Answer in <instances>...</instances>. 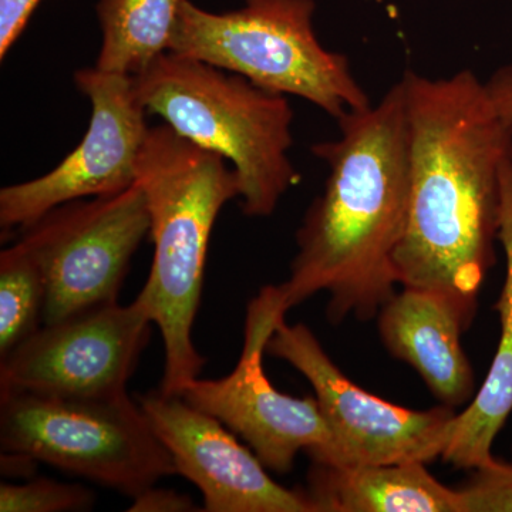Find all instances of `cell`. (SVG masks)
<instances>
[{
  "mask_svg": "<svg viewBox=\"0 0 512 512\" xmlns=\"http://www.w3.org/2000/svg\"><path fill=\"white\" fill-rule=\"evenodd\" d=\"M278 286H265L249 302L238 365L218 380H192L181 397L211 414L247 441L269 470L288 474L301 451L323 464L333 437L315 396L303 399L276 390L265 375L264 355L276 320L286 315Z\"/></svg>",
  "mask_w": 512,
  "mask_h": 512,
  "instance_id": "obj_9",
  "label": "cell"
},
{
  "mask_svg": "<svg viewBox=\"0 0 512 512\" xmlns=\"http://www.w3.org/2000/svg\"><path fill=\"white\" fill-rule=\"evenodd\" d=\"M42 0H0V59H5L22 36Z\"/></svg>",
  "mask_w": 512,
  "mask_h": 512,
  "instance_id": "obj_20",
  "label": "cell"
},
{
  "mask_svg": "<svg viewBox=\"0 0 512 512\" xmlns=\"http://www.w3.org/2000/svg\"><path fill=\"white\" fill-rule=\"evenodd\" d=\"M131 80L147 113L234 168L248 217L274 214L301 178L289 157L293 110L288 96L173 52Z\"/></svg>",
  "mask_w": 512,
  "mask_h": 512,
  "instance_id": "obj_4",
  "label": "cell"
},
{
  "mask_svg": "<svg viewBox=\"0 0 512 512\" xmlns=\"http://www.w3.org/2000/svg\"><path fill=\"white\" fill-rule=\"evenodd\" d=\"M0 448L134 498L177 474L137 399L0 393Z\"/></svg>",
  "mask_w": 512,
  "mask_h": 512,
  "instance_id": "obj_6",
  "label": "cell"
},
{
  "mask_svg": "<svg viewBox=\"0 0 512 512\" xmlns=\"http://www.w3.org/2000/svg\"><path fill=\"white\" fill-rule=\"evenodd\" d=\"M201 511L197 508L190 495L177 493L168 488H147L143 493L133 498V504L128 508L131 512H191Z\"/></svg>",
  "mask_w": 512,
  "mask_h": 512,
  "instance_id": "obj_21",
  "label": "cell"
},
{
  "mask_svg": "<svg viewBox=\"0 0 512 512\" xmlns=\"http://www.w3.org/2000/svg\"><path fill=\"white\" fill-rule=\"evenodd\" d=\"M450 296L403 288L379 313L377 328L384 348L419 373L443 406H464L476 396V376L461 345V333L473 322Z\"/></svg>",
  "mask_w": 512,
  "mask_h": 512,
  "instance_id": "obj_13",
  "label": "cell"
},
{
  "mask_svg": "<svg viewBox=\"0 0 512 512\" xmlns=\"http://www.w3.org/2000/svg\"><path fill=\"white\" fill-rule=\"evenodd\" d=\"M426 466L313 463L306 493L318 512H464L460 490L440 483Z\"/></svg>",
  "mask_w": 512,
  "mask_h": 512,
  "instance_id": "obj_15",
  "label": "cell"
},
{
  "mask_svg": "<svg viewBox=\"0 0 512 512\" xmlns=\"http://www.w3.org/2000/svg\"><path fill=\"white\" fill-rule=\"evenodd\" d=\"M339 137L312 147L329 167L322 194L296 232L286 311L329 293L333 323L375 318L396 293L394 256L410 202V133L402 80L383 99L340 117Z\"/></svg>",
  "mask_w": 512,
  "mask_h": 512,
  "instance_id": "obj_2",
  "label": "cell"
},
{
  "mask_svg": "<svg viewBox=\"0 0 512 512\" xmlns=\"http://www.w3.org/2000/svg\"><path fill=\"white\" fill-rule=\"evenodd\" d=\"M410 133V202L394 256L402 288L450 296L476 316L495 262L504 164L512 123L471 70L450 77L404 72Z\"/></svg>",
  "mask_w": 512,
  "mask_h": 512,
  "instance_id": "obj_1",
  "label": "cell"
},
{
  "mask_svg": "<svg viewBox=\"0 0 512 512\" xmlns=\"http://www.w3.org/2000/svg\"><path fill=\"white\" fill-rule=\"evenodd\" d=\"M146 195L153 264L137 299L164 342L161 392L181 396L205 357L192 342L208 245L224 205L239 198L238 175L218 154L195 146L167 124L150 127L137 165Z\"/></svg>",
  "mask_w": 512,
  "mask_h": 512,
  "instance_id": "obj_3",
  "label": "cell"
},
{
  "mask_svg": "<svg viewBox=\"0 0 512 512\" xmlns=\"http://www.w3.org/2000/svg\"><path fill=\"white\" fill-rule=\"evenodd\" d=\"M490 99L493 100L495 109L512 123V64L500 67L491 74L485 82Z\"/></svg>",
  "mask_w": 512,
  "mask_h": 512,
  "instance_id": "obj_22",
  "label": "cell"
},
{
  "mask_svg": "<svg viewBox=\"0 0 512 512\" xmlns=\"http://www.w3.org/2000/svg\"><path fill=\"white\" fill-rule=\"evenodd\" d=\"M184 0H99L101 72L134 77L170 52Z\"/></svg>",
  "mask_w": 512,
  "mask_h": 512,
  "instance_id": "obj_16",
  "label": "cell"
},
{
  "mask_svg": "<svg viewBox=\"0 0 512 512\" xmlns=\"http://www.w3.org/2000/svg\"><path fill=\"white\" fill-rule=\"evenodd\" d=\"M498 242L505 255V279L495 311L500 316V342L488 375L470 404L457 414L453 434L441 460L463 470L490 463L493 444L512 413V158L501 175Z\"/></svg>",
  "mask_w": 512,
  "mask_h": 512,
  "instance_id": "obj_14",
  "label": "cell"
},
{
  "mask_svg": "<svg viewBox=\"0 0 512 512\" xmlns=\"http://www.w3.org/2000/svg\"><path fill=\"white\" fill-rule=\"evenodd\" d=\"M464 512H512V456L473 470L463 487Z\"/></svg>",
  "mask_w": 512,
  "mask_h": 512,
  "instance_id": "obj_19",
  "label": "cell"
},
{
  "mask_svg": "<svg viewBox=\"0 0 512 512\" xmlns=\"http://www.w3.org/2000/svg\"><path fill=\"white\" fill-rule=\"evenodd\" d=\"M19 232L45 276V325L119 301L131 258L150 234V212L136 181L117 194L59 205Z\"/></svg>",
  "mask_w": 512,
  "mask_h": 512,
  "instance_id": "obj_7",
  "label": "cell"
},
{
  "mask_svg": "<svg viewBox=\"0 0 512 512\" xmlns=\"http://www.w3.org/2000/svg\"><path fill=\"white\" fill-rule=\"evenodd\" d=\"M77 90L92 104L89 128L79 146L50 173L0 190V227L20 231L59 207L83 198L127 190L148 130L131 77L87 67L74 73Z\"/></svg>",
  "mask_w": 512,
  "mask_h": 512,
  "instance_id": "obj_11",
  "label": "cell"
},
{
  "mask_svg": "<svg viewBox=\"0 0 512 512\" xmlns=\"http://www.w3.org/2000/svg\"><path fill=\"white\" fill-rule=\"evenodd\" d=\"M45 276L19 241L0 254V359L42 328Z\"/></svg>",
  "mask_w": 512,
  "mask_h": 512,
  "instance_id": "obj_17",
  "label": "cell"
},
{
  "mask_svg": "<svg viewBox=\"0 0 512 512\" xmlns=\"http://www.w3.org/2000/svg\"><path fill=\"white\" fill-rule=\"evenodd\" d=\"M136 399L173 457L177 474L201 491L202 511L318 512L306 491L276 483L254 451L211 414L161 390Z\"/></svg>",
  "mask_w": 512,
  "mask_h": 512,
  "instance_id": "obj_12",
  "label": "cell"
},
{
  "mask_svg": "<svg viewBox=\"0 0 512 512\" xmlns=\"http://www.w3.org/2000/svg\"><path fill=\"white\" fill-rule=\"evenodd\" d=\"M266 353L285 360L308 379L332 431L326 466L429 464L443 456L453 434V407L410 410L366 392L349 379L303 323L276 320ZM318 464V463H316Z\"/></svg>",
  "mask_w": 512,
  "mask_h": 512,
  "instance_id": "obj_8",
  "label": "cell"
},
{
  "mask_svg": "<svg viewBox=\"0 0 512 512\" xmlns=\"http://www.w3.org/2000/svg\"><path fill=\"white\" fill-rule=\"evenodd\" d=\"M153 323L138 299L103 303L45 323L0 359V393L62 399H111L127 394Z\"/></svg>",
  "mask_w": 512,
  "mask_h": 512,
  "instance_id": "obj_10",
  "label": "cell"
},
{
  "mask_svg": "<svg viewBox=\"0 0 512 512\" xmlns=\"http://www.w3.org/2000/svg\"><path fill=\"white\" fill-rule=\"evenodd\" d=\"M94 493L79 484L33 478L25 484L0 485L2 512H73L92 510Z\"/></svg>",
  "mask_w": 512,
  "mask_h": 512,
  "instance_id": "obj_18",
  "label": "cell"
},
{
  "mask_svg": "<svg viewBox=\"0 0 512 512\" xmlns=\"http://www.w3.org/2000/svg\"><path fill=\"white\" fill-rule=\"evenodd\" d=\"M315 12V0H247L222 13L184 0L170 52L309 101L339 120L372 103L348 57L320 43Z\"/></svg>",
  "mask_w": 512,
  "mask_h": 512,
  "instance_id": "obj_5",
  "label": "cell"
}]
</instances>
